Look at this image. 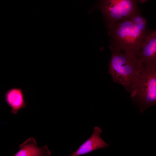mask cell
I'll use <instances>...</instances> for the list:
<instances>
[{"label": "cell", "instance_id": "1", "mask_svg": "<svg viewBox=\"0 0 156 156\" xmlns=\"http://www.w3.org/2000/svg\"><path fill=\"white\" fill-rule=\"evenodd\" d=\"M110 49L121 51L138 58L142 44L151 31L143 29L130 18L107 25Z\"/></svg>", "mask_w": 156, "mask_h": 156}, {"label": "cell", "instance_id": "2", "mask_svg": "<svg viewBox=\"0 0 156 156\" xmlns=\"http://www.w3.org/2000/svg\"><path fill=\"white\" fill-rule=\"evenodd\" d=\"M110 50L111 56L108 72L113 82L123 86L130 95L136 89L144 66L135 55L120 50Z\"/></svg>", "mask_w": 156, "mask_h": 156}, {"label": "cell", "instance_id": "3", "mask_svg": "<svg viewBox=\"0 0 156 156\" xmlns=\"http://www.w3.org/2000/svg\"><path fill=\"white\" fill-rule=\"evenodd\" d=\"M143 66L136 89L130 95L141 113L156 105V66Z\"/></svg>", "mask_w": 156, "mask_h": 156}, {"label": "cell", "instance_id": "4", "mask_svg": "<svg viewBox=\"0 0 156 156\" xmlns=\"http://www.w3.org/2000/svg\"><path fill=\"white\" fill-rule=\"evenodd\" d=\"M139 0H100L93 9L101 10L107 25L140 14Z\"/></svg>", "mask_w": 156, "mask_h": 156}, {"label": "cell", "instance_id": "5", "mask_svg": "<svg viewBox=\"0 0 156 156\" xmlns=\"http://www.w3.org/2000/svg\"><path fill=\"white\" fill-rule=\"evenodd\" d=\"M138 58L144 66H156V31H151L141 46Z\"/></svg>", "mask_w": 156, "mask_h": 156}, {"label": "cell", "instance_id": "6", "mask_svg": "<svg viewBox=\"0 0 156 156\" xmlns=\"http://www.w3.org/2000/svg\"><path fill=\"white\" fill-rule=\"evenodd\" d=\"M102 130L97 127H94L93 132L90 137L82 144L78 149L70 156H78L88 154L100 148H105L109 145L101 138L100 134Z\"/></svg>", "mask_w": 156, "mask_h": 156}, {"label": "cell", "instance_id": "7", "mask_svg": "<svg viewBox=\"0 0 156 156\" xmlns=\"http://www.w3.org/2000/svg\"><path fill=\"white\" fill-rule=\"evenodd\" d=\"M4 99L11 108V112L14 114H16L27 105L24 92L21 88H12L8 89L5 93Z\"/></svg>", "mask_w": 156, "mask_h": 156}, {"label": "cell", "instance_id": "8", "mask_svg": "<svg viewBox=\"0 0 156 156\" xmlns=\"http://www.w3.org/2000/svg\"><path fill=\"white\" fill-rule=\"evenodd\" d=\"M19 150L14 156H49L51 154L48 146H44L41 147L37 146L35 139L30 138L19 146Z\"/></svg>", "mask_w": 156, "mask_h": 156}, {"label": "cell", "instance_id": "9", "mask_svg": "<svg viewBox=\"0 0 156 156\" xmlns=\"http://www.w3.org/2000/svg\"><path fill=\"white\" fill-rule=\"evenodd\" d=\"M146 0H139V2L140 3H143L145 2Z\"/></svg>", "mask_w": 156, "mask_h": 156}]
</instances>
